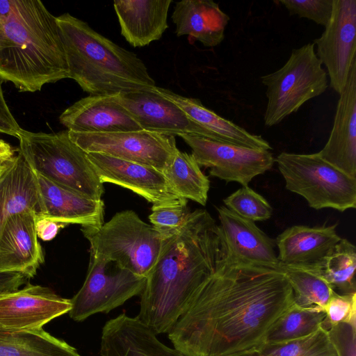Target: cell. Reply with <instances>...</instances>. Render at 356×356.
<instances>
[{
    "instance_id": "cell-26",
    "label": "cell",
    "mask_w": 356,
    "mask_h": 356,
    "mask_svg": "<svg viewBox=\"0 0 356 356\" xmlns=\"http://www.w3.org/2000/svg\"><path fill=\"white\" fill-rule=\"evenodd\" d=\"M152 90L177 105L191 119L209 131L216 140L252 149H272L269 143L261 136L252 134L218 115L206 108L199 99L186 97L157 86Z\"/></svg>"
},
{
    "instance_id": "cell-28",
    "label": "cell",
    "mask_w": 356,
    "mask_h": 356,
    "mask_svg": "<svg viewBox=\"0 0 356 356\" xmlns=\"http://www.w3.org/2000/svg\"><path fill=\"white\" fill-rule=\"evenodd\" d=\"M163 173L179 197L206 205L210 181L191 154L178 149L171 164Z\"/></svg>"
},
{
    "instance_id": "cell-27",
    "label": "cell",
    "mask_w": 356,
    "mask_h": 356,
    "mask_svg": "<svg viewBox=\"0 0 356 356\" xmlns=\"http://www.w3.org/2000/svg\"><path fill=\"white\" fill-rule=\"evenodd\" d=\"M0 356H81L75 348L43 329L0 330Z\"/></svg>"
},
{
    "instance_id": "cell-11",
    "label": "cell",
    "mask_w": 356,
    "mask_h": 356,
    "mask_svg": "<svg viewBox=\"0 0 356 356\" xmlns=\"http://www.w3.org/2000/svg\"><path fill=\"white\" fill-rule=\"evenodd\" d=\"M191 148L200 166L209 168L211 176L226 182L248 186L252 179L270 170L275 158L268 150L217 141L195 135L180 136Z\"/></svg>"
},
{
    "instance_id": "cell-37",
    "label": "cell",
    "mask_w": 356,
    "mask_h": 356,
    "mask_svg": "<svg viewBox=\"0 0 356 356\" xmlns=\"http://www.w3.org/2000/svg\"><path fill=\"white\" fill-rule=\"evenodd\" d=\"M327 330L338 356H356V323H341Z\"/></svg>"
},
{
    "instance_id": "cell-18",
    "label": "cell",
    "mask_w": 356,
    "mask_h": 356,
    "mask_svg": "<svg viewBox=\"0 0 356 356\" xmlns=\"http://www.w3.org/2000/svg\"><path fill=\"white\" fill-rule=\"evenodd\" d=\"M33 212L10 217L0 233V271L13 272L33 277L44 261Z\"/></svg>"
},
{
    "instance_id": "cell-21",
    "label": "cell",
    "mask_w": 356,
    "mask_h": 356,
    "mask_svg": "<svg viewBox=\"0 0 356 356\" xmlns=\"http://www.w3.org/2000/svg\"><path fill=\"white\" fill-rule=\"evenodd\" d=\"M40 196L43 217L60 224H78L97 228L104 224L102 200L87 198L34 172Z\"/></svg>"
},
{
    "instance_id": "cell-24",
    "label": "cell",
    "mask_w": 356,
    "mask_h": 356,
    "mask_svg": "<svg viewBox=\"0 0 356 356\" xmlns=\"http://www.w3.org/2000/svg\"><path fill=\"white\" fill-rule=\"evenodd\" d=\"M171 0H115L113 7L122 35L134 47L159 40L168 29Z\"/></svg>"
},
{
    "instance_id": "cell-22",
    "label": "cell",
    "mask_w": 356,
    "mask_h": 356,
    "mask_svg": "<svg viewBox=\"0 0 356 356\" xmlns=\"http://www.w3.org/2000/svg\"><path fill=\"white\" fill-rule=\"evenodd\" d=\"M33 212L37 219L43 211L36 177L19 150L1 162L0 170V233L6 220L13 215Z\"/></svg>"
},
{
    "instance_id": "cell-25",
    "label": "cell",
    "mask_w": 356,
    "mask_h": 356,
    "mask_svg": "<svg viewBox=\"0 0 356 356\" xmlns=\"http://www.w3.org/2000/svg\"><path fill=\"white\" fill-rule=\"evenodd\" d=\"M172 19L177 36L187 35L213 47L223 40L229 17L213 1L183 0L175 3Z\"/></svg>"
},
{
    "instance_id": "cell-13",
    "label": "cell",
    "mask_w": 356,
    "mask_h": 356,
    "mask_svg": "<svg viewBox=\"0 0 356 356\" xmlns=\"http://www.w3.org/2000/svg\"><path fill=\"white\" fill-rule=\"evenodd\" d=\"M70 299L48 287L28 283L24 288L0 293V330H37L53 319L68 313Z\"/></svg>"
},
{
    "instance_id": "cell-40",
    "label": "cell",
    "mask_w": 356,
    "mask_h": 356,
    "mask_svg": "<svg viewBox=\"0 0 356 356\" xmlns=\"http://www.w3.org/2000/svg\"><path fill=\"white\" fill-rule=\"evenodd\" d=\"M62 224L46 218L36 220V231L38 237L43 241H50L57 234Z\"/></svg>"
},
{
    "instance_id": "cell-5",
    "label": "cell",
    "mask_w": 356,
    "mask_h": 356,
    "mask_svg": "<svg viewBox=\"0 0 356 356\" xmlns=\"http://www.w3.org/2000/svg\"><path fill=\"white\" fill-rule=\"evenodd\" d=\"M17 138L19 150L34 172L87 198L102 200L104 184L68 130L47 134L21 128Z\"/></svg>"
},
{
    "instance_id": "cell-35",
    "label": "cell",
    "mask_w": 356,
    "mask_h": 356,
    "mask_svg": "<svg viewBox=\"0 0 356 356\" xmlns=\"http://www.w3.org/2000/svg\"><path fill=\"white\" fill-rule=\"evenodd\" d=\"M290 15H297L325 27L329 23L333 6V0H280Z\"/></svg>"
},
{
    "instance_id": "cell-29",
    "label": "cell",
    "mask_w": 356,
    "mask_h": 356,
    "mask_svg": "<svg viewBox=\"0 0 356 356\" xmlns=\"http://www.w3.org/2000/svg\"><path fill=\"white\" fill-rule=\"evenodd\" d=\"M313 266L336 293H356V247L348 239L341 238L322 261Z\"/></svg>"
},
{
    "instance_id": "cell-10",
    "label": "cell",
    "mask_w": 356,
    "mask_h": 356,
    "mask_svg": "<svg viewBox=\"0 0 356 356\" xmlns=\"http://www.w3.org/2000/svg\"><path fill=\"white\" fill-rule=\"evenodd\" d=\"M70 138L86 153H99L156 168L163 172L178 148L175 136L146 130L104 134L68 131Z\"/></svg>"
},
{
    "instance_id": "cell-8",
    "label": "cell",
    "mask_w": 356,
    "mask_h": 356,
    "mask_svg": "<svg viewBox=\"0 0 356 356\" xmlns=\"http://www.w3.org/2000/svg\"><path fill=\"white\" fill-rule=\"evenodd\" d=\"M261 81L266 86L264 124L267 127L279 124L328 87L327 72L313 43L293 49L280 69L262 76Z\"/></svg>"
},
{
    "instance_id": "cell-4",
    "label": "cell",
    "mask_w": 356,
    "mask_h": 356,
    "mask_svg": "<svg viewBox=\"0 0 356 356\" xmlns=\"http://www.w3.org/2000/svg\"><path fill=\"white\" fill-rule=\"evenodd\" d=\"M56 20L69 78L90 95H115L156 86L145 63L134 52L70 13L56 17Z\"/></svg>"
},
{
    "instance_id": "cell-33",
    "label": "cell",
    "mask_w": 356,
    "mask_h": 356,
    "mask_svg": "<svg viewBox=\"0 0 356 356\" xmlns=\"http://www.w3.org/2000/svg\"><path fill=\"white\" fill-rule=\"evenodd\" d=\"M188 200H176L153 204L149 216L151 225L164 239L175 234L188 218L191 211Z\"/></svg>"
},
{
    "instance_id": "cell-16",
    "label": "cell",
    "mask_w": 356,
    "mask_h": 356,
    "mask_svg": "<svg viewBox=\"0 0 356 356\" xmlns=\"http://www.w3.org/2000/svg\"><path fill=\"white\" fill-rule=\"evenodd\" d=\"M68 131L104 134L143 130L115 95H89L66 108L59 117Z\"/></svg>"
},
{
    "instance_id": "cell-42",
    "label": "cell",
    "mask_w": 356,
    "mask_h": 356,
    "mask_svg": "<svg viewBox=\"0 0 356 356\" xmlns=\"http://www.w3.org/2000/svg\"><path fill=\"white\" fill-rule=\"evenodd\" d=\"M1 162H0V170H1Z\"/></svg>"
},
{
    "instance_id": "cell-32",
    "label": "cell",
    "mask_w": 356,
    "mask_h": 356,
    "mask_svg": "<svg viewBox=\"0 0 356 356\" xmlns=\"http://www.w3.org/2000/svg\"><path fill=\"white\" fill-rule=\"evenodd\" d=\"M259 356H338L328 330L323 327L299 339L266 345Z\"/></svg>"
},
{
    "instance_id": "cell-1",
    "label": "cell",
    "mask_w": 356,
    "mask_h": 356,
    "mask_svg": "<svg viewBox=\"0 0 356 356\" xmlns=\"http://www.w3.org/2000/svg\"><path fill=\"white\" fill-rule=\"evenodd\" d=\"M294 304L281 266L244 263L227 253L195 291L168 336L188 356L258 353Z\"/></svg>"
},
{
    "instance_id": "cell-19",
    "label": "cell",
    "mask_w": 356,
    "mask_h": 356,
    "mask_svg": "<svg viewBox=\"0 0 356 356\" xmlns=\"http://www.w3.org/2000/svg\"><path fill=\"white\" fill-rule=\"evenodd\" d=\"M216 209L218 226L229 256L244 263L280 267L275 240L261 231L254 222L239 216L225 206Z\"/></svg>"
},
{
    "instance_id": "cell-12",
    "label": "cell",
    "mask_w": 356,
    "mask_h": 356,
    "mask_svg": "<svg viewBox=\"0 0 356 356\" xmlns=\"http://www.w3.org/2000/svg\"><path fill=\"white\" fill-rule=\"evenodd\" d=\"M312 43L326 67L330 86L341 94L356 58V0H333L330 20Z\"/></svg>"
},
{
    "instance_id": "cell-36",
    "label": "cell",
    "mask_w": 356,
    "mask_h": 356,
    "mask_svg": "<svg viewBox=\"0 0 356 356\" xmlns=\"http://www.w3.org/2000/svg\"><path fill=\"white\" fill-rule=\"evenodd\" d=\"M356 293L339 294L334 293L323 308L325 319L323 327L341 323H356Z\"/></svg>"
},
{
    "instance_id": "cell-7",
    "label": "cell",
    "mask_w": 356,
    "mask_h": 356,
    "mask_svg": "<svg viewBox=\"0 0 356 356\" xmlns=\"http://www.w3.org/2000/svg\"><path fill=\"white\" fill-rule=\"evenodd\" d=\"M275 162L286 188L304 197L314 209L331 208L343 212L356 207V177H350L318 153H280Z\"/></svg>"
},
{
    "instance_id": "cell-3",
    "label": "cell",
    "mask_w": 356,
    "mask_h": 356,
    "mask_svg": "<svg viewBox=\"0 0 356 356\" xmlns=\"http://www.w3.org/2000/svg\"><path fill=\"white\" fill-rule=\"evenodd\" d=\"M0 78L21 92L69 78L56 17L40 0H0Z\"/></svg>"
},
{
    "instance_id": "cell-17",
    "label": "cell",
    "mask_w": 356,
    "mask_h": 356,
    "mask_svg": "<svg viewBox=\"0 0 356 356\" xmlns=\"http://www.w3.org/2000/svg\"><path fill=\"white\" fill-rule=\"evenodd\" d=\"M317 153L336 168L356 177V58L339 94L329 138Z\"/></svg>"
},
{
    "instance_id": "cell-2",
    "label": "cell",
    "mask_w": 356,
    "mask_h": 356,
    "mask_svg": "<svg viewBox=\"0 0 356 356\" xmlns=\"http://www.w3.org/2000/svg\"><path fill=\"white\" fill-rule=\"evenodd\" d=\"M227 254L219 226L209 213L191 212L179 230L165 239L146 277L136 317L156 335L168 333L195 291Z\"/></svg>"
},
{
    "instance_id": "cell-20",
    "label": "cell",
    "mask_w": 356,
    "mask_h": 356,
    "mask_svg": "<svg viewBox=\"0 0 356 356\" xmlns=\"http://www.w3.org/2000/svg\"><path fill=\"white\" fill-rule=\"evenodd\" d=\"M101 356H188L170 348L136 316L121 314L102 328Z\"/></svg>"
},
{
    "instance_id": "cell-15",
    "label": "cell",
    "mask_w": 356,
    "mask_h": 356,
    "mask_svg": "<svg viewBox=\"0 0 356 356\" xmlns=\"http://www.w3.org/2000/svg\"><path fill=\"white\" fill-rule=\"evenodd\" d=\"M87 156L103 184L129 189L153 204L180 197L156 168L99 153H87Z\"/></svg>"
},
{
    "instance_id": "cell-6",
    "label": "cell",
    "mask_w": 356,
    "mask_h": 356,
    "mask_svg": "<svg viewBox=\"0 0 356 356\" xmlns=\"http://www.w3.org/2000/svg\"><path fill=\"white\" fill-rule=\"evenodd\" d=\"M90 245V256L111 261L134 274L147 277L165 239L131 210L115 213L97 228L81 227Z\"/></svg>"
},
{
    "instance_id": "cell-31",
    "label": "cell",
    "mask_w": 356,
    "mask_h": 356,
    "mask_svg": "<svg viewBox=\"0 0 356 356\" xmlns=\"http://www.w3.org/2000/svg\"><path fill=\"white\" fill-rule=\"evenodd\" d=\"M325 319V313L321 308L294 304L270 331L266 345L282 343L305 337L321 327Z\"/></svg>"
},
{
    "instance_id": "cell-23",
    "label": "cell",
    "mask_w": 356,
    "mask_h": 356,
    "mask_svg": "<svg viewBox=\"0 0 356 356\" xmlns=\"http://www.w3.org/2000/svg\"><path fill=\"white\" fill-rule=\"evenodd\" d=\"M337 225L308 227L293 225L275 240L281 265L314 266L341 240Z\"/></svg>"
},
{
    "instance_id": "cell-14",
    "label": "cell",
    "mask_w": 356,
    "mask_h": 356,
    "mask_svg": "<svg viewBox=\"0 0 356 356\" xmlns=\"http://www.w3.org/2000/svg\"><path fill=\"white\" fill-rule=\"evenodd\" d=\"M115 97L143 130L172 136L195 135L216 140L209 131L153 90L124 92Z\"/></svg>"
},
{
    "instance_id": "cell-41",
    "label": "cell",
    "mask_w": 356,
    "mask_h": 356,
    "mask_svg": "<svg viewBox=\"0 0 356 356\" xmlns=\"http://www.w3.org/2000/svg\"><path fill=\"white\" fill-rule=\"evenodd\" d=\"M236 356H259L257 353H250V354H244V355H240Z\"/></svg>"
},
{
    "instance_id": "cell-30",
    "label": "cell",
    "mask_w": 356,
    "mask_h": 356,
    "mask_svg": "<svg viewBox=\"0 0 356 356\" xmlns=\"http://www.w3.org/2000/svg\"><path fill=\"white\" fill-rule=\"evenodd\" d=\"M281 268L292 288L297 305L323 309L335 293L313 266L281 265Z\"/></svg>"
},
{
    "instance_id": "cell-39",
    "label": "cell",
    "mask_w": 356,
    "mask_h": 356,
    "mask_svg": "<svg viewBox=\"0 0 356 356\" xmlns=\"http://www.w3.org/2000/svg\"><path fill=\"white\" fill-rule=\"evenodd\" d=\"M28 279L21 273L0 271V293L19 289Z\"/></svg>"
},
{
    "instance_id": "cell-38",
    "label": "cell",
    "mask_w": 356,
    "mask_h": 356,
    "mask_svg": "<svg viewBox=\"0 0 356 356\" xmlns=\"http://www.w3.org/2000/svg\"><path fill=\"white\" fill-rule=\"evenodd\" d=\"M3 81L0 78V133L17 137L21 129L10 111L2 90Z\"/></svg>"
},
{
    "instance_id": "cell-34",
    "label": "cell",
    "mask_w": 356,
    "mask_h": 356,
    "mask_svg": "<svg viewBox=\"0 0 356 356\" xmlns=\"http://www.w3.org/2000/svg\"><path fill=\"white\" fill-rule=\"evenodd\" d=\"M225 207L247 220L264 221L272 216L268 202L248 186H244L223 200Z\"/></svg>"
},
{
    "instance_id": "cell-9",
    "label": "cell",
    "mask_w": 356,
    "mask_h": 356,
    "mask_svg": "<svg viewBox=\"0 0 356 356\" xmlns=\"http://www.w3.org/2000/svg\"><path fill=\"white\" fill-rule=\"evenodd\" d=\"M146 277L138 276L113 261L90 256L85 281L70 299V317L81 322L98 313H108L140 295Z\"/></svg>"
}]
</instances>
